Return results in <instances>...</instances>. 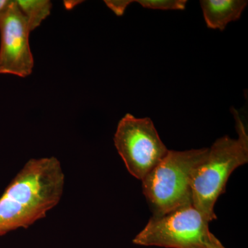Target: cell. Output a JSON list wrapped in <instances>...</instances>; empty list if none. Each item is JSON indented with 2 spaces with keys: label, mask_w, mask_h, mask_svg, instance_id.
Segmentation results:
<instances>
[{
  "label": "cell",
  "mask_w": 248,
  "mask_h": 248,
  "mask_svg": "<svg viewBox=\"0 0 248 248\" xmlns=\"http://www.w3.org/2000/svg\"><path fill=\"white\" fill-rule=\"evenodd\" d=\"M64 182L57 158L29 160L0 197V236L45 218L61 200Z\"/></svg>",
  "instance_id": "1"
},
{
  "label": "cell",
  "mask_w": 248,
  "mask_h": 248,
  "mask_svg": "<svg viewBox=\"0 0 248 248\" xmlns=\"http://www.w3.org/2000/svg\"><path fill=\"white\" fill-rule=\"evenodd\" d=\"M232 111L238 139L224 136L216 140L197 168L192 182V203L209 223L217 219L214 208L220 195L226 192L232 173L248 162L247 131L238 111Z\"/></svg>",
  "instance_id": "2"
},
{
  "label": "cell",
  "mask_w": 248,
  "mask_h": 248,
  "mask_svg": "<svg viewBox=\"0 0 248 248\" xmlns=\"http://www.w3.org/2000/svg\"><path fill=\"white\" fill-rule=\"evenodd\" d=\"M208 151V148L169 151L161 162L141 181L143 194L153 215L192 203L194 176Z\"/></svg>",
  "instance_id": "3"
},
{
  "label": "cell",
  "mask_w": 248,
  "mask_h": 248,
  "mask_svg": "<svg viewBox=\"0 0 248 248\" xmlns=\"http://www.w3.org/2000/svg\"><path fill=\"white\" fill-rule=\"evenodd\" d=\"M213 236L206 218L193 203H189L161 215H153L133 242L142 246L200 248Z\"/></svg>",
  "instance_id": "4"
},
{
  "label": "cell",
  "mask_w": 248,
  "mask_h": 248,
  "mask_svg": "<svg viewBox=\"0 0 248 248\" xmlns=\"http://www.w3.org/2000/svg\"><path fill=\"white\" fill-rule=\"evenodd\" d=\"M114 143L128 172L141 181L169 151L151 119L136 118L129 113L119 122Z\"/></svg>",
  "instance_id": "5"
},
{
  "label": "cell",
  "mask_w": 248,
  "mask_h": 248,
  "mask_svg": "<svg viewBox=\"0 0 248 248\" xmlns=\"http://www.w3.org/2000/svg\"><path fill=\"white\" fill-rule=\"evenodd\" d=\"M30 32L14 0L0 19V74L26 78L32 73L34 60L29 44Z\"/></svg>",
  "instance_id": "6"
},
{
  "label": "cell",
  "mask_w": 248,
  "mask_h": 248,
  "mask_svg": "<svg viewBox=\"0 0 248 248\" xmlns=\"http://www.w3.org/2000/svg\"><path fill=\"white\" fill-rule=\"evenodd\" d=\"M248 2L246 0H202L200 4L207 27L223 31L230 22L241 17Z\"/></svg>",
  "instance_id": "7"
},
{
  "label": "cell",
  "mask_w": 248,
  "mask_h": 248,
  "mask_svg": "<svg viewBox=\"0 0 248 248\" xmlns=\"http://www.w3.org/2000/svg\"><path fill=\"white\" fill-rule=\"evenodd\" d=\"M18 8L28 24L30 31L40 27L45 19L50 16L52 9L49 0H16Z\"/></svg>",
  "instance_id": "8"
},
{
  "label": "cell",
  "mask_w": 248,
  "mask_h": 248,
  "mask_svg": "<svg viewBox=\"0 0 248 248\" xmlns=\"http://www.w3.org/2000/svg\"><path fill=\"white\" fill-rule=\"evenodd\" d=\"M143 7L155 10H184L186 0H139L136 1Z\"/></svg>",
  "instance_id": "9"
},
{
  "label": "cell",
  "mask_w": 248,
  "mask_h": 248,
  "mask_svg": "<svg viewBox=\"0 0 248 248\" xmlns=\"http://www.w3.org/2000/svg\"><path fill=\"white\" fill-rule=\"evenodd\" d=\"M135 1H129V0H108V1H105L106 4L108 6L109 8L117 16H122L124 14L125 9L128 7V5L134 2Z\"/></svg>",
  "instance_id": "10"
},
{
  "label": "cell",
  "mask_w": 248,
  "mask_h": 248,
  "mask_svg": "<svg viewBox=\"0 0 248 248\" xmlns=\"http://www.w3.org/2000/svg\"><path fill=\"white\" fill-rule=\"evenodd\" d=\"M200 248H226L224 246L222 245L221 243L220 242L219 240L217 239L216 236L214 235L213 238L210 240L209 242L207 243L203 246Z\"/></svg>",
  "instance_id": "11"
},
{
  "label": "cell",
  "mask_w": 248,
  "mask_h": 248,
  "mask_svg": "<svg viewBox=\"0 0 248 248\" xmlns=\"http://www.w3.org/2000/svg\"><path fill=\"white\" fill-rule=\"evenodd\" d=\"M12 0H0V19L6 14L9 6H11Z\"/></svg>",
  "instance_id": "12"
}]
</instances>
